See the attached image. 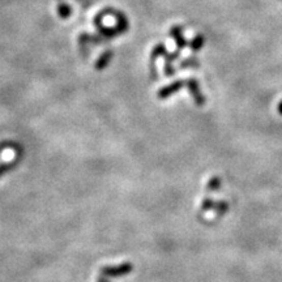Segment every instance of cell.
<instances>
[{
  "label": "cell",
  "instance_id": "52a82bcc",
  "mask_svg": "<svg viewBox=\"0 0 282 282\" xmlns=\"http://www.w3.org/2000/svg\"><path fill=\"white\" fill-rule=\"evenodd\" d=\"M279 112L282 114V103H281V106H279Z\"/></svg>",
  "mask_w": 282,
  "mask_h": 282
},
{
  "label": "cell",
  "instance_id": "277c9868",
  "mask_svg": "<svg viewBox=\"0 0 282 282\" xmlns=\"http://www.w3.org/2000/svg\"><path fill=\"white\" fill-rule=\"evenodd\" d=\"M111 57V52L108 51V52H106L105 55H103L102 58H101V59H99V62H98V64H97V68H102L103 66H106V63H107V60H108V58Z\"/></svg>",
  "mask_w": 282,
  "mask_h": 282
},
{
  "label": "cell",
  "instance_id": "8992f818",
  "mask_svg": "<svg viewBox=\"0 0 282 282\" xmlns=\"http://www.w3.org/2000/svg\"><path fill=\"white\" fill-rule=\"evenodd\" d=\"M69 13H71V11H69V7H67V6L59 7V15L62 16V17H68Z\"/></svg>",
  "mask_w": 282,
  "mask_h": 282
},
{
  "label": "cell",
  "instance_id": "3957f363",
  "mask_svg": "<svg viewBox=\"0 0 282 282\" xmlns=\"http://www.w3.org/2000/svg\"><path fill=\"white\" fill-rule=\"evenodd\" d=\"M214 208H216L217 213H218L219 216H222V214H225L226 212H228L229 205L226 204L225 201H219L218 204H214Z\"/></svg>",
  "mask_w": 282,
  "mask_h": 282
},
{
  "label": "cell",
  "instance_id": "7a4b0ae2",
  "mask_svg": "<svg viewBox=\"0 0 282 282\" xmlns=\"http://www.w3.org/2000/svg\"><path fill=\"white\" fill-rule=\"evenodd\" d=\"M221 184H222V180H221V178L214 177V178H212L209 183H208V189H209V191H218L219 187H221Z\"/></svg>",
  "mask_w": 282,
  "mask_h": 282
},
{
  "label": "cell",
  "instance_id": "5b68a950",
  "mask_svg": "<svg viewBox=\"0 0 282 282\" xmlns=\"http://www.w3.org/2000/svg\"><path fill=\"white\" fill-rule=\"evenodd\" d=\"M201 208H203V210H209V209H212V208H214L213 200H210V199H205V200L203 201V205H201Z\"/></svg>",
  "mask_w": 282,
  "mask_h": 282
},
{
  "label": "cell",
  "instance_id": "6da1fadb",
  "mask_svg": "<svg viewBox=\"0 0 282 282\" xmlns=\"http://www.w3.org/2000/svg\"><path fill=\"white\" fill-rule=\"evenodd\" d=\"M180 88H182V82H174V84L170 85V87H166L163 88V89L159 90L158 97L159 98H166V97L171 96V94L174 93L175 90H179Z\"/></svg>",
  "mask_w": 282,
  "mask_h": 282
}]
</instances>
